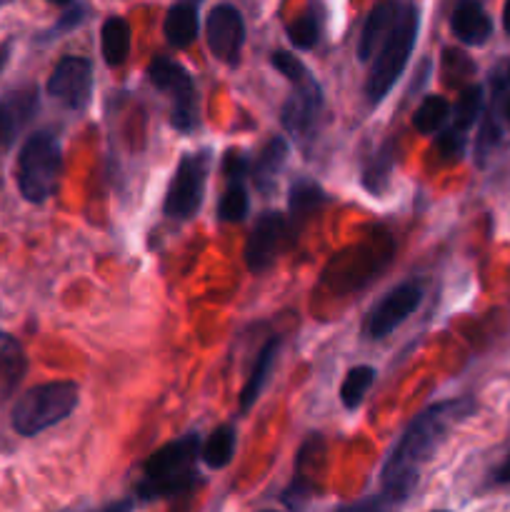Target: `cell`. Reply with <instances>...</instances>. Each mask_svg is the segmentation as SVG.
<instances>
[{
	"label": "cell",
	"mask_w": 510,
	"mask_h": 512,
	"mask_svg": "<svg viewBox=\"0 0 510 512\" xmlns=\"http://www.w3.org/2000/svg\"><path fill=\"white\" fill-rule=\"evenodd\" d=\"M48 3H53V5H70V3H73V0H48Z\"/></svg>",
	"instance_id": "cell-36"
},
{
	"label": "cell",
	"mask_w": 510,
	"mask_h": 512,
	"mask_svg": "<svg viewBox=\"0 0 510 512\" xmlns=\"http://www.w3.org/2000/svg\"><path fill=\"white\" fill-rule=\"evenodd\" d=\"M450 30L455 38L465 45H485L490 33H493V23H490L488 13L478 0H458L450 15Z\"/></svg>",
	"instance_id": "cell-16"
},
{
	"label": "cell",
	"mask_w": 510,
	"mask_h": 512,
	"mask_svg": "<svg viewBox=\"0 0 510 512\" xmlns=\"http://www.w3.org/2000/svg\"><path fill=\"white\" fill-rule=\"evenodd\" d=\"M223 175L225 190L220 195L218 218L225 220V223H240L250 210L248 188H245V178L250 175V160L243 153L228 150L223 163Z\"/></svg>",
	"instance_id": "cell-15"
},
{
	"label": "cell",
	"mask_w": 510,
	"mask_h": 512,
	"mask_svg": "<svg viewBox=\"0 0 510 512\" xmlns=\"http://www.w3.org/2000/svg\"><path fill=\"white\" fill-rule=\"evenodd\" d=\"M8 3H10V0H0V8H5Z\"/></svg>",
	"instance_id": "cell-38"
},
{
	"label": "cell",
	"mask_w": 510,
	"mask_h": 512,
	"mask_svg": "<svg viewBox=\"0 0 510 512\" xmlns=\"http://www.w3.org/2000/svg\"><path fill=\"white\" fill-rule=\"evenodd\" d=\"M375 383V368L373 365H355L348 370L343 385H340V400L348 410H355L365 400L368 390Z\"/></svg>",
	"instance_id": "cell-26"
},
{
	"label": "cell",
	"mask_w": 510,
	"mask_h": 512,
	"mask_svg": "<svg viewBox=\"0 0 510 512\" xmlns=\"http://www.w3.org/2000/svg\"><path fill=\"white\" fill-rule=\"evenodd\" d=\"M325 460V440L323 435H310L295 458V475L288 488L280 495V503L285 508H303L318 490V480L323 478Z\"/></svg>",
	"instance_id": "cell-13"
},
{
	"label": "cell",
	"mask_w": 510,
	"mask_h": 512,
	"mask_svg": "<svg viewBox=\"0 0 510 512\" xmlns=\"http://www.w3.org/2000/svg\"><path fill=\"white\" fill-rule=\"evenodd\" d=\"M40 108V93L35 85L13 88L0 98V155L13 148L30 120Z\"/></svg>",
	"instance_id": "cell-14"
},
{
	"label": "cell",
	"mask_w": 510,
	"mask_h": 512,
	"mask_svg": "<svg viewBox=\"0 0 510 512\" xmlns=\"http://www.w3.org/2000/svg\"><path fill=\"white\" fill-rule=\"evenodd\" d=\"M505 120H508V123H510V100H508V103H505Z\"/></svg>",
	"instance_id": "cell-37"
},
{
	"label": "cell",
	"mask_w": 510,
	"mask_h": 512,
	"mask_svg": "<svg viewBox=\"0 0 510 512\" xmlns=\"http://www.w3.org/2000/svg\"><path fill=\"white\" fill-rule=\"evenodd\" d=\"M480 110H483V88L480 85H470L460 93L458 103H455V120L453 128L468 133V128H473V123L478 120Z\"/></svg>",
	"instance_id": "cell-29"
},
{
	"label": "cell",
	"mask_w": 510,
	"mask_h": 512,
	"mask_svg": "<svg viewBox=\"0 0 510 512\" xmlns=\"http://www.w3.org/2000/svg\"><path fill=\"white\" fill-rule=\"evenodd\" d=\"M450 115V103L443 95H428L413 115V128L423 135L438 133Z\"/></svg>",
	"instance_id": "cell-27"
},
{
	"label": "cell",
	"mask_w": 510,
	"mask_h": 512,
	"mask_svg": "<svg viewBox=\"0 0 510 512\" xmlns=\"http://www.w3.org/2000/svg\"><path fill=\"white\" fill-rule=\"evenodd\" d=\"M198 458L200 435L195 430L158 448L145 460L143 478L135 485V498L150 503V500L190 493L200 483L198 468H195Z\"/></svg>",
	"instance_id": "cell-2"
},
{
	"label": "cell",
	"mask_w": 510,
	"mask_h": 512,
	"mask_svg": "<svg viewBox=\"0 0 510 512\" xmlns=\"http://www.w3.org/2000/svg\"><path fill=\"white\" fill-rule=\"evenodd\" d=\"M235 445H238V433H235L233 425H220L213 430L208 443L203 445L200 458L210 470H223L235 458Z\"/></svg>",
	"instance_id": "cell-25"
},
{
	"label": "cell",
	"mask_w": 510,
	"mask_h": 512,
	"mask_svg": "<svg viewBox=\"0 0 510 512\" xmlns=\"http://www.w3.org/2000/svg\"><path fill=\"white\" fill-rule=\"evenodd\" d=\"M325 203H328V195H325V190L320 188L315 180H310V178L295 180V183L290 185V195H288L290 225L308 220L310 215L318 213L320 205H325Z\"/></svg>",
	"instance_id": "cell-24"
},
{
	"label": "cell",
	"mask_w": 510,
	"mask_h": 512,
	"mask_svg": "<svg viewBox=\"0 0 510 512\" xmlns=\"http://www.w3.org/2000/svg\"><path fill=\"white\" fill-rule=\"evenodd\" d=\"M463 150H465V133H463V130H458V128H453V125H450L445 133H440V138H438L440 158L460 160V158H463Z\"/></svg>",
	"instance_id": "cell-31"
},
{
	"label": "cell",
	"mask_w": 510,
	"mask_h": 512,
	"mask_svg": "<svg viewBox=\"0 0 510 512\" xmlns=\"http://www.w3.org/2000/svg\"><path fill=\"white\" fill-rule=\"evenodd\" d=\"M28 373V358L18 340L0 330V400H8Z\"/></svg>",
	"instance_id": "cell-19"
},
{
	"label": "cell",
	"mask_w": 510,
	"mask_h": 512,
	"mask_svg": "<svg viewBox=\"0 0 510 512\" xmlns=\"http://www.w3.org/2000/svg\"><path fill=\"white\" fill-rule=\"evenodd\" d=\"M85 18H88V8H85L83 3H70V8L58 18V23L40 35L38 43H53L55 38H63V35L73 33L75 28H80V25L85 23Z\"/></svg>",
	"instance_id": "cell-30"
},
{
	"label": "cell",
	"mask_w": 510,
	"mask_h": 512,
	"mask_svg": "<svg viewBox=\"0 0 510 512\" xmlns=\"http://www.w3.org/2000/svg\"><path fill=\"white\" fill-rule=\"evenodd\" d=\"M205 38H208L210 53L220 63L238 65L245 45L243 13L230 3L215 5L208 13V20H205Z\"/></svg>",
	"instance_id": "cell-12"
},
{
	"label": "cell",
	"mask_w": 510,
	"mask_h": 512,
	"mask_svg": "<svg viewBox=\"0 0 510 512\" xmlns=\"http://www.w3.org/2000/svg\"><path fill=\"white\" fill-rule=\"evenodd\" d=\"M63 175V148L50 130H38L23 143L18 155V188L28 203H45L58 193Z\"/></svg>",
	"instance_id": "cell-5"
},
{
	"label": "cell",
	"mask_w": 510,
	"mask_h": 512,
	"mask_svg": "<svg viewBox=\"0 0 510 512\" xmlns=\"http://www.w3.org/2000/svg\"><path fill=\"white\" fill-rule=\"evenodd\" d=\"M213 168V153L208 148L185 153L178 160L168 193H165L163 213L170 220H190L200 213L208 188V175Z\"/></svg>",
	"instance_id": "cell-7"
},
{
	"label": "cell",
	"mask_w": 510,
	"mask_h": 512,
	"mask_svg": "<svg viewBox=\"0 0 510 512\" xmlns=\"http://www.w3.org/2000/svg\"><path fill=\"white\" fill-rule=\"evenodd\" d=\"M130 25L128 20L120 15H110L100 28V48H103V58L110 68H120L130 55Z\"/></svg>",
	"instance_id": "cell-23"
},
{
	"label": "cell",
	"mask_w": 510,
	"mask_h": 512,
	"mask_svg": "<svg viewBox=\"0 0 510 512\" xmlns=\"http://www.w3.org/2000/svg\"><path fill=\"white\" fill-rule=\"evenodd\" d=\"M8 60H10V43H5V45H0V73H3V68Z\"/></svg>",
	"instance_id": "cell-34"
},
{
	"label": "cell",
	"mask_w": 510,
	"mask_h": 512,
	"mask_svg": "<svg viewBox=\"0 0 510 512\" xmlns=\"http://www.w3.org/2000/svg\"><path fill=\"white\" fill-rule=\"evenodd\" d=\"M320 33H323V23H320V13L315 10H308L288 25V40L298 50H313L318 45Z\"/></svg>",
	"instance_id": "cell-28"
},
{
	"label": "cell",
	"mask_w": 510,
	"mask_h": 512,
	"mask_svg": "<svg viewBox=\"0 0 510 512\" xmlns=\"http://www.w3.org/2000/svg\"><path fill=\"white\" fill-rule=\"evenodd\" d=\"M200 3H203V0H178V3L168 10V15H165V40H168L175 50L188 48V45L198 38Z\"/></svg>",
	"instance_id": "cell-18"
},
{
	"label": "cell",
	"mask_w": 510,
	"mask_h": 512,
	"mask_svg": "<svg viewBox=\"0 0 510 512\" xmlns=\"http://www.w3.org/2000/svg\"><path fill=\"white\" fill-rule=\"evenodd\" d=\"M278 350H280L278 335H273V338L260 348L258 358H255V365H253V373H250L248 383L243 385V393H240V400H238V408L243 415L253 408L255 400H258L260 393H263L265 383H268L270 373H273L275 360H278Z\"/></svg>",
	"instance_id": "cell-21"
},
{
	"label": "cell",
	"mask_w": 510,
	"mask_h": 512,
	"mask_svg": "<svg viewBox=\"0 0 510 512\" xmlns=\"http://www.w3.org/2000/svg\"><path fill=\"white\" fill-rule=\"evenodd\" d=\"M288 155H290V145L288 140L275 135L265 143V148L260 150L258 158L250 163V175L255 180V188L260 190L263 195H270L278 185L280 173H283L285 163H288Z\"/></svg>",
	"instance_id": "cell-17"
},
{
	"label": "cell",
	"mask_w": 510,
	"mask_h": 512,
	"mask_svg": "<svg viewBox=\"0 0 510 512\" xmlns=\"http://www.w3.org/2000/svg\"><path fill=\"white\" fill-rule=\"evenodd\" d=\"M150 83L158 90H163L170 100H173V110H170V125L178 133H193L200 125V100L198 90H195L193 78L188 70L175 60L158 55L150 60L148 65Z\"/></svg>",
	"instance_id": "cell-8"
},
{
	"label": "cell",
	"mask_w": 510,
	"mask_h": 512,
	"mask_svg": "<svg viewBox=\"0 0 510 512\" xmlns=\"http://www.w3.org/2000/svg\"><path fill=\"white\" fill-rule=\"evenodd\" d=\"M500 133H498V125L493 123V120H485L483 123V130H480V138H478V158L480 163H483V158L488 155V150L493 148L495 143H498Z\"/></svg>",
	"instance_id": "cell-32"
},
{
	"label": "cell",
	"mask_w": 510,
	"mask_h": 512,
	"mask_svg": "<svg viewBox=\"0 0 510 512\" xmlns=\"http://www.w3.org/2000/svg\"><path fill=\"white\" fill-rule=\"evenodd\" d=\"M270 63L293 83V93L283 103V113H280L283 128L300 140L313 138L320 113H323V88L308 70V65L288 50H275L270 55Z\"/></svg>",
	"instance_id": "cell-4"
},
{
	"label": "cell",
	"mask_w": 510,
	"mask_h": 512,
	"mask_svg": "<svg viewBox=\"0 0 510 512\" xmlns=\"http://www.w3.org/2000/svg\"><path fill=\"white\" fill-rule=\"evenodd\" d=\"M503 25H505V30L510 33V0L505 3V8H503Z\"/></svg>",
	"instance_id": "cell-35"
},
{
	"label": "cell",
	"mask_w": 510,
	"mask_h": 512,
	"mask_svg": "<svg viewBox=\"0 0 510 512\" xmlns=\"http://www.w3.org/2000/svg\"><path fill=\"white\" fill-rule=\"evenodd\" d=\"M48 93L65 108L83 113L93 100V63L80 55H65L48 78Z\"/></svg>",
	"instance_id": "cell-11"
},
{
	"label": "cell",
	"mask_w": 510,
	"mask_h": 512,
	"mask_svg": "<svg viewBox=\"0 0 510 512\" xmlns=\"http://www.w3.org/2000/svg\"><path fill=\"white\" fill-rule=\"evenodd\" d=\"M395 168V140L388 138L380 148L370 153V158L363 163V173H360V183L370 195H383L390 188V178H393Z\"/></svg>",
	"instance_id": "cell-22"
},
{
	"label": "cell",
	"mask_w": 510,
	"mask_h": 512,
	"mask_svg": "<svg viewBox=\"0 0 510 512\" xmlns=\"http://www.w3.org/2000/svg\"><path fill=\"white\" fill-rule=\"evenodd\" d=\"M400 0H385V3L375 5L373 13L368 15L363 25V33L358 40V58L370 60L375 55V50L380 48V43L385 40V35L393 28L395 18H398Z\"/></svg>",
	"instance_id": "cell-20"
},
{
	"label": "cell",
	"mask_w": 510,
	"mask_h": 512,
	"mask_svg": "<svg viewBox=\"0 0 510 512\" xmlns=\"http://www.w3.org/2000/svg\"><path fill=\"white\" fill-rule=\"evenodd\" d=\"M293 243V225L278 210H265L255 220V228L245 243V263L255 275H263L278 263L280 255Z\"/></svg>",
	"instance_id": "cell-9"
},
{
	"label": "cell",
	"mask_w": 510,
	"mask_h": 512,
	"mask_svg": "<svg viewBox=\"0 0 510 512\" xmlns=\"http://www.w3.org/2000/svg\"><path fill=\"white\" fill-rule=\"evenodd\" d=\"M418 28H420V13L415 8V3L405 0L400 3L398 18H395L393 28L385 35V40L380 43V48L375 50L373 68H370L368 83H365V95H368L370 105H380L388 93L393 90V85L398 83V78L403 75L405 65H408L410 53L415 48V40H418Z\"/></svg>",
	"instance_id": "cell-3"
},
{
	"label": "cell",
	"mask_w": 510,
	"mask_h": 512,
	"mask_svg": "<svg viewBox=\"0 0 510 512\" xmlns=\"http://www.w3.org/2000/svg\"><path fill=\"white\" fill-rule=\"evenodd\" d=\"M420 300H423V285L420 283L408 280V283L395 285L388 295H383L373 305L368 320H365V335L370 340L388 338L418 310Z\"/></svg>",
	"instance_id": "cell-10"
},
{
	"label": "cell",
	"mask_w": 510,
	"mask_h": 512,
	"mask_svg": "<svg viewBox=\"0 0 510 512\" xmlns=\"http://www.w3.org/2000/svg\"><path fill=\"white\" fill-rule=\"evenodd\" d=\"M475 400L470 395L463 398L440 400L425 408L413 423L405 428L403 438L390 450L388 460L380 473V500L385 508L405 503L418 488L423 470L435 458L440 448L448 443L453 430L460 423L475 415Z\"/></svg>",
	"instance_id": "cell-1"
},
{
	"label": "cell",
	"mask_w": 510,
	"mask_h": 512,
	"mask_svg": "<svg viewBox=\"0 0 510 512\" xmlns=\"http://www.w3.org/2000/svg\"><path fill=\"white\" fill-rule=\"evenodd\" d=\"M495 483L500 485H510V455L505 458V463L495 470Z\"/></svg>",
	"instance_id": "cell-33"
},
{
	"label": "cell",
	"mask_w": 510,
	"mask_h": 512,
	"mask_svg": "<svg viewBox=\"0 0 510 512\" xmlns=\"http://www.w3.org/2000/svg\"><path fill=\"white\" fill-rule=\"evenodd\" d=\"M80 390L73 380H50V383L35 385L28 393L20 395L13 408V430L23 438H33L53 425L63 423L78 408Z\"/></svg>",
	"instance_id": "cell-6"
}]
</instances>
